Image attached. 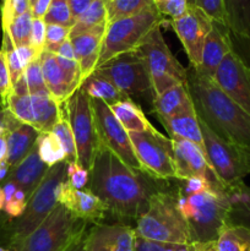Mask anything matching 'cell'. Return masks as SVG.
<instances>
[{"instance_id":"cell-1","label":"cell","mask_w":250,"mask_h":251,"mask_svg":"<svg viewBox=\"0 0 250 251\" xmlns=\"http://www.w3.org/2000/svg\"><path fill=\"white\" fill-rule=\"evenodd\" d=\"M147 174L130 168L100 142L90 171L88 189L113 215L137 220L146 211L153 188Z\"/></svg>"},{"instance_id":"cell-2","label":"cell","mask_w":250,"mask_h":251,"mask_svg":"<svg viewBox=\"0 0 250 251\" xmlns=\"http://www.w3.org/2000/svg\"><path fill=\"white\" fill-rule=\"evenodd\" d=\"M186 85L198 117L217 136L250 149V115L233 102L212 78L195 68L186 69Z\"/></svg>"},{"instance_id":"cell-3","label":"cell","mask_w":250,"mask_h":251,"mask_svg":"<svg viewBox=\"0 0 250 251\" xmlns=\"http://www.w3.org/2000/svg\"><path fill=\"white\" fill-rule=\"evenodd\" d=\"M174 194L191 240H217L227 225L229 212V201L225 186L205 178H189L178 180Z\"/></svg>"},{"instance_id":"cell-4","label":"cell","mask_w":250,"mask_h":251,"mask_svg":"<svg viewBox=\"0 0 250 251\" xmlns=\"http://www.w3.org/2000/svg\"><path fill=\"white\" fill-rule=\"evenodd\" d=\"M68 178V162L50 167L38 188L29 198L25 212L12 221L0 223V242L10 251H17L33 230L42 225L58 205L60 185Z\"/></svg>"},{"instance_id":"cell-5","label":"cell","mask_w":250,"mask_h":251,"mask_svg":"<svg viewBox=\"0 0 250 251\" xmlns=\"http://www.w3.org/2000/svg\"><path fill=\"white\" fill-rule=\"evenodd\" d=\"M136 235L150 242L190 245V232L173 191L158 190L151 195L146 211L136 220Z\"/></svg>"},{"instance_id":"cell-6","label":"cell","mask_w":250,"mask_h":251,"mask_svg":"<svg viewBox=\"0 0 250 251\" xmlns=\"http://www.w3.org/2000/svg\"><path fill=\"white\" fill-rule=\"evenodd\" d=\"M88 223L58 203L17 251H74L82 244Z\"/></svg>"},{"instance_id":"cell-7","label":"cell","mask_w":250,"mask_h":251,"mask_svg":"<svg viewBox=\"0 0 250 251\" xmlns=\"http://www.w3.org/2000/svg\"><path fill=\"white\" fill-rule=\"evenodd\" d=\"M164 20L163 15L153 5L139 14L108 24L96 69L120 54L136 50L150 31L163 24Z\"/></svg>"},{"instance_id":"cell-8","label":"cell","mask_w":250,"mask_h":251,"mask_svg":"<svg viewBox=\"0 0 250 251\" xmlns=\"http://www.w3.org/2000/svg\"><path fill=\"white\" fill-rule=\"evenodd\" d=\"M200 120V119H199ZM206 158L225 189L243 183L250 174V149L221 139L200 120Z\"/></svg>"},{"instance_id":"cell-9","label":"cell","mask_w":250,"mask_h":251,"mask_svg":"<svg viewBox=\"0 0 250 251\" xmlns=\"http://www.w3.org/2000/svg\"><path fill=\"white\" fill-rule=\"evenodd\" d=\"M161 26L150 31L137 50L144 56L147 65L154 95L164 92L174 86L186 83V69L176 60L167 46L162 34Z\"/></svg>"},{"instance_id":"cell-10","label":"cell","mask_w":250,"mask_h":251,"mask_svg":"<svg viewBox=\"0 0 250 251\" xmlns=\"http://www.w3.org/2000/svg\"><path fill=\"white\" fill-rule=\"evenodd\" d=\"M92 74L109 80L130 100L139 97L153 102L156 97L145 59L137 49L110 59Z\"/></svg>"},{"instance_id":"cell-11","label":"cell","mask_w":250,"mask_h":251,"mask_svg":"<svg viewBox=\"0 0 250 251\" xmlns=\"http://www.w3.org/2000/svg\"><path fill=\"white\" fill-rule=\"evenodd\" d=\"M65 108L75 140L77 163L90 172L95 159L96 150L100 145L93 119L91 97L82 88H77L68 98Z\"/></svg>"},{"instance_id":"cell-12","label":"cell","mask_w":250,"mask_h":251,"mask_svg":"<svg viewBox=\"0 0 250 251\" xmlns=\"http://www.w3.org/2000/svg\"><path fill=\"white\" fill-rule=\"evenodd\" d=\"M135 154L149 176L158 180L175 179L174 152L172 140L156 129L141 132H129Z\"/></svg>"},{"instance_id":"cell-13","label":"cell","mask_w":250,"mask_h":251,"mask_svg":"<svg viewBox=\"0 0 250 251\" xmlns=\"http://www.w3.org/2000/svg\"><path fill=\"white\" fill-rule=\"evenodd\" d=\"M91 105L100 142L114 152L130 168L144 173L141 164L135 154L129 132L120 124L109 105L98 98H91Z\"/></svg>"},{"instance_id":"cell-14","label":"cell","mask_w":250,"mask_h":251,"mask_svg":"<svg viewBox=\"0 0 250 251\" xmlns=\"http://www.w3.org/2000/svg\"><path fill=\"white\" fill-rule=\"evenodd\" d=\"M17 120L28 124L39 132L51 131L60 117V107L50 93L39 92L34 95L17 96L11 93L4 103Z\"/></svg>"},{"instance_id":"cell-15","label":"cell","mask_w":250,"mask_h":251,"mask_svg":"<svg viewBox=\"0 0 250 251\" xmlns=\"http://www.w3.org/2000/svg\"><path fill=\"white\" fill-rule=\"evenodd\" d=\"M212 80L233 102L250 115V65L235 49L227 54Z\"/></svg>"},{"instance_id":"cell-16","label":"cell","mask_w":250,"mask_h":251,"mask_svg":"<svg viewBox=\"0 0 250 251\" xmlns=\"http://www.w3.org/2000/svg\"><path fill=\"white\" fill-rule=\"evenodd\" d=\"M172 27L186 51L190 66L198 69L201 64L203 44L212 29L213 21L200 9L189 4L185 14L171 21Z\"/></svg>"},{"instance_id":"cell-17","label":"cell","mask_w":250,"mask_h":251,"mask_svg":"<svg viewBox=\"0 0 250 251\" xmlns=\"http://www.w3.org/2000/svg\"><path fill=\"white\" fill-rule=\"evenodd\" d=\"M86 251H135L136 232L126 225H93L83 239Z\"/></svg>"},{"instance_id":"cell-18","label":"cell","mask_w":250,"mask_h":251,"mask_svg":"<svg viewBox=\"0 0 250 251\" xmlns=\"http://www.w3.org/2000/svg\"><path fill=\"white\" fill-rule=\"evenodd\" d=\"M171 140L173 145L176 180L189 178H205L216 184H221L206 158L205 151L201 147L186 140Z\"/></svg>"},{"instance_id":"cell-19","label":"cell","mask_w":250,"mask_h":251,"mask_svg":"<svg viewBox=\"0 0 250 251\" xmlns=\"http://www.w3.org/2000/svg\"><path fill=\"white\" fill-rule=\"evenodd\" d=\"M58 203L65 206L75 217L88 225H98L107 217L108 207L88 188L77 190L69 184L68 178L60 185Z\"/></svg>"},{"instance_id":"cell-20","label":"cell","mask_w":250,"mask_h":251,"mask_svg":"<svg viewBox=\"0 0 250 251\" xmlns=\"http://www.w3.org/2000/svg\"><path fill=\"white\" fill-rule=\"evenodd\" d=\"M233 49V39L229 29L223 25L213 22L212 29L203 44L201 64L196 70L206 77L213 78L222 61Z\"/></svg>"},{"instance_id":"cell-21","label":"cell","mask_w":250,"mask_h":251,"mask_svg":"<svg viewBox=\"0 0 250 251\" xmlns=\"http://www.w3.org/2000/svg\"><path fill=\"white\" fill-rule=\"evenodd\" d=\"M48 169L49 167L41 159L36 144L31 152L17 166L10 168L5 180L16 184L17 188L21 189L29 199L42 183Z\"/></svg>"},{"instance_id":"cell-22","label":"cell","mask_w":250,"mask_h":251,"mask_svg":"<svg viewBox=\"0 0 250 251\" xmlns=\"http://www.w3.org/2000/svg\"><path fill=\"white\" fill-rule=\"evenodd\" d=\"M39 58H41L42 71L48 92L59 104L66 102L68 98L77 88H80V86L61 68L55 53L43 50Z\"/></svg>"},{"instance_id":"cell-23","label":"cell","mask_w":250,"mask_h":251,"mask_svg":"<svg viewBox=\"0 0 250 251\" xmlns=\"http://www.w3.org/2000/svg\"><path fill=\"white\" fill-rule=\"evenodd\" d=\"M105 28H107V26L97 27V28L91 29V31L70 37L76 60L80 65L82 81L96 70Z\"/></svg>"},{"instance_id":"cell-24","label":"cell","mask_w":250,"mask_h":251,"mask_svg":"<svg viewBox=\"0 0 250 251\" xmlns=\"http://www.w3.org/2000/svg\"><path fill=\"white\" fill-rule=\"evenodd\" d=\"M159 122L163 124L164 129L167 130L171 139H181L194 142L205 151L200 120H199L195 107L183 113H179L174 117L161 119Z\"/></svg>"},{"instance_id":"cell-25","label":"cell","mask_w":250,"mask_h":251,"mask_svg":"<svg viewBox=\"0 0 250 251\" xmlns=\"http://www.w3.org/2000/svg\"><path fill=\"white\" fill-rule=\"evenodd\" d=\"M152 104L159 120L174 117L179 113L194 108L193 98H191L186 83L174 86L157 95Z\"/></svg>"},{"instance_id":"cell-26","label":"cell","mask_w":250,"mask_h":251,"mask_svg":"<svg viewBox=\"0 0 250 251\" xmlns=\"http://www.w3.org/2000/svg\"><path fill=\"white\" fill-rule=\"evenodd\" d=\"M41 132L28 124H20L16 129L6 135V162L10 168L17 166L37 144Z\"/></svg>"},{"instance_id":"cell-27","label":"cell","mask_w":250,"mask_h":251,"mask_svg":"<svg viewBox=\"0 0 250 251\" xmlns=\"http://www.w3.org/2000/svg\"><path fill=\"white\" fill-rule=\"evenodd\" d=\"M230 34L238 41L250 42V0H223Z\"/></svg>"},{"instance_id":"cell-28","label":"cell","mask_w":250,"mask_h":251,"mask_svg":"<svg viewBox=\"0 0 250 251\" xmlns=\"http://www.w3.org/2000/svg\"><path fill=\"white\" fill-rule=\"evenodd\" d=\"M225 190L229 201L227 225L250 229V188L240 183Z\"/></svg>"},{"instance_id":"cell-29","label":"cell","mask_w":250,"mask_h":251,"mask_svg":"<svg viewBox=\"0 0 250 251\" xmlns=\"http://www.w3.org/2000/svg\"><path fill=\"white\" fill-rule=\"evenodd\" d=\"M110 109L127 132H141L154 129L145 117L142 108L132 100L115 103Z\"/></svg>"},{"instance_id":"cell-30","label":"cell","mask_w":250,"mask_h":251,"mask_svg":"<svg viewBox=\"0 0 250 251\" xmlns=\"http://www.w3.org/2000/svg\"><path fill=\"white\" fill-rule=\"evenodd\" d=\"M91 98H98L107 103L109 107L122 100H130L123 92H120L109 80L100 76L91 74L87 78L82 81L80 86Z\"/></svg>"},{"instance_id":"cell-31","label":"cell","mask_w":250,"mask_h":251,"mask_svg":"<svg viewBox=\"0 0 250 251\" xmlns=\"http://www.w3.org/2000/svg\"><path fill=\"white\" fill-rule=\"evenodd\" d=\"M47 91L48 90L44 82L41 58L38 56L27 65L22 77L12 86V93L17 96H24L47 92Z\"/></svg>"},{"instance_id":"cell-32","label":"cell","mask_w":250,"mask_h":251,"mask_svg":"<svg viewBox=\"0 0 250 251\" xmlns=\"http://www.w3.org/2000/svg\"><path fill=\"white\" fill-rule=\"evenodd\" d=\"M102 26H107L105 0H95L92 5L75 21L70 28V37Z\"/></svg>"},{"instance_id":"cell-33","label":"cell","mask_w":250,"mask_h":251,"mask_svg":"<svg viewBox=\"0 0 250 251\" xmlns=\"http://www.w3.org/2000/svg\"><path fill=\"white\" fill-rule=\"evenodd\" d=\"M220 251H250V229L225 225L217 239Z\"/></svg>"},{"instance_id":"cell-34","label":"cell","mask_w":250,"mask_h":251,"mask_svg":"<svg viewBox=\"0 0 250 251\" xmlns=\"http://www.w3.org/2000/svg\"><path fill=\"white\" fill-rule=\"evenodd\" d=\"M41 159L50 168L60 162L66 161V153L58 137L51 131L41 132L37 140Z\"/></svg>"},{"instance_id":"cell-35","label":"cell","mask_w":250,"mask_h":251,"mask_svg":"<svg viewBox=\"0 0 250 251\" xmlns=\"http://www.w3.org/2000/svg\"><path fill=\"white\" fill-rule=\"evenodd\" d=\"M153 5V0H105L107 25L117 20L139 14Z\"/></svg>"},{"instance_id":"cell-36","label":"cell","mask_w":250,"mask_h":251,"mask_svg":"<svg viewBox=\"0 0 250 251\" xmlns=\"http://www.w3.org/2000/svg\"><path fill=\"white\" fill-rule=\"evenodd\" d=\"M51 132L59 139L60 144L63 145L64 151L66 153V162L68 163H74L77 162V153H76V145L74 140L73 130H71L70 123H69L68 114H66L65 102L61 103L60 107V117L58 122L51 129Z\"/></svg>"},{"instance_id":"cell-37","label":"cell","mask_w":250,"mask_h":251,"mask_svg":"<svg viewBox=\"0 0 250 251\" xmlns=\"http://www.w3.org/2000/svg\"><path fill=\"white\" fill-rule=\"evenodd\" d=\"M32 22H33V15H32V11L29 10V11L25 12L24 15L17 17V19H15L7 26V28L2 29V33H6L9 36L12 44L16 48L28 47L29 43H31Z\"/></svg>"},{"instance_id":"cell-38","label":"cell","mask_w":250,"mask_h":251,"mask_svg":"<svg viewBox=\"0 0 250 251\" xmlns=\"http://www.w3.org/2000/svg\"><path fill=\"white\" fill-rule=\"evenodd\" d=\"M43 20L47 25H60L70 28L75 24L68 0H51L48 12Z\"/></svg>"},{"instance_id":"cell-39","label":"cell","mask_w":250,"mask_h":251,"mask_svg":"<svg viewBox=\"0 0 250 251\" xmlns=\"http://www.w3.org/2000/svg\"><path fill=\"white\" fill-rule=\"evenodd\" d=\"M31 10V0H2L0 12H1V28H7L10 24Z\"/></svg>"},{"instance_id":"cell-40","label":"cell","mask_w":250,"mask_h":251,"mask_svg":"<svg viewBox=\"0 0 250 251\" xmlns=\"http://www.w3.org/2000/svg\"><path fill=\"white\" fill-rule=\"evenodd\" d=\"M189 4L205 12L213 22L227 27L223 0H189ZM228 28V27H227Z\"/></svg>"},{"instance_id":"cell-41","label":"cell","mask_w":250,"mask_h":251,"mask_svg":"<svg viewBox=\"0 0 250 251\" xmlns=\"http://www.w3.org/2000/svg\"><path fill=\"white\" fill-rule=\"evenodd\" d=\"M70 38V27L60 26V25H47L46 33V48L44 50L56 53L59 47Z\"/></svg>"},{"instance_id":"cell-42","label":"cell","mask_w":250,"mask_h":251,"mask_svg":"<svg viewBox=\"0 0 250 251\" xmlns=\"http://www.w3.org/2000/svg\"><path fill=\"white\" fill-rule=\"evenodd\" d=\"M28 200L29 199L27 198L26 194L21 189H17L14 195H12V198L5 203L4 210H2L5 215L7 216L6 221H12L15 218H19L26 210Z\"/></svg>"},{"instance_id":"cell-43","label":"cell","mask_w":250,"mask_h":251,"mask_svg":"<svg viewBox=\"0 0 250 251\" xmlns=\"http://www.w3.org/2000/svg\"><path fill=\"white\" fill-rule=\"evenodd\" d=\"M68 181L73 188L77 190L88 188L90 183V172L82 168L77 162L68 163Z\"/></svg>"},{"instance_id":"cell-44","label":"cell","mask_w":250,"mask_h":251,"mask_svg":"<svg viewBox=\"0 0 250 251\" xmlns=\"http://www.w3.org/2000/svg\"><path fill=\"white\" fill-rule=\"evenodd\" d=\"M46 33L47 24L43 19H33L32 22V33H31V48L36 51L38 55L43 53L46 48Z\"/></svg>"},{"instance_id":"cell-45","label":"cell","mask_w":250,"mask_h":251,"mask_svg":"<svg viewBox=\"0 0 250 251\" xmlns=\"http://www.w3.org/2000/svg\"><path fill=\"white\" fill-rule=\"evenodd\" d=\"M11 93L12 83L11 78H10L9 68H7L6 55H5L4 50L0 49V98H1L0 103L4 104Z\"/></svg>"},{"instance_id":"cell-46","label":"cell","mask_w":250,"mask_h":251,"mask_svg":"<svg viewBox=\"0 0 250 251\" xmlns=\"http://www.w3.org/2000/svg\"><path fill=\"white\" fill-rule=\"evenodd\" d=\"M135 251H189V245L163 244V243L150 242L136 235Z\"/></svg>"},{"instance_id":"cell-47","label":"cell","mask_w":250,"mask_h":251,"mask_svg":"<svg viewBox=\"0 0 250 251\" xmlns=\"http://www.w3.org/2000/svg\"><path fill=\"white\" fill-rule=\"evenodd\" d=\"M189 9V0H166L163 5L158 9V11L164 17H169L172 20H176L183 16Z\"/></svg>"},{"instance_id":"cell-48","label":"cell","mask_w":250,"mask_h":251,"mask_svg":"<svg viewBox=\"0 0 250 251\" xmlns=\"http://www.w3.org/2000/svg\"><path fill=\"white\" fill-rule=\"evenodd\" d=\"M20 124H22V123L17 120L6 107H4L2 104L0 105V136L7 135L10 131L16 129Z\"/></svg>"},{"instance_id":"cell-49","label":"cell","mask_w":250,"mask_h":251,"mask_svg":"<svg viewBox=\"0 0 250 251\" xmlns=\"http://www.w3.org/2000/svg\"><path fill=\"white\" fill-rule=\"evenodd\" d=\"M93 1L95 0H68L74 21H76L92 5Z\"/></svg>"},{"instance_id":"cell-50","label":"cell","mask_w":250,"mask_h":251,"mask_svg":"<svg viewBox=\"0 0 250 251\" xmlns=\"http://www.w3.org/2000/svg\"><path fill=\"white\" fill-rule=\"evenodd\" d=\"M50 2L51 0H36L31 6L33 19H44L50 6Z\"/></svg>"},{"instance_id":"cell-51","label":"cell","mask_w":250,"mask_h":251,"mask_svg":"<svg viewBox=\"0 0 250 251\" xmlns=\"http://www.w3.org/2000/svg\"><path fill=\"white\" fill-rule=\"evenodd\" d=\"M189 251H220L217 240L212 242H193L189 245Z\"/></svg>"},{"instance_id":"cell-52","label":"cell","mask_w":250,"mask_h":251,"mask_svg":"<svg viewBox=\"0 0 250 251\" xmlns=\"http://www.w3.org/2000/svg\"><path fill=\"white\" fill-rule=\"evenodd\" d=\"M7 156V144H6V135L0 136V163L6 161Z\"/></svg>"},{"instance_id":"cell-53","label":"cell","mask_w":250,"mask_h":251,"mask_svg":"<svg viewBox=\"0 0 250 251\" xmlns=\"http://www.w3.org/2000/svg\"><path fill=\"white\" fill-rule=\"evenodd\" d=\"M4 206H5V195H4V191H2V188L0 186V211L4 210Z\"/></svg>"},{"instance_id":"cell-54","label":"cell","mask_w":250,"mask_h":251,"mask_svg":"<svg viewBox=\"0 0 250 251\" xmlns=\"http://www.w3.org/2000/svg\"><path fill=\"white\" fill-rule=\"evenodd\" d=\"M164 2H166V0H153V4L156 5L157 9H159V7L164 4Z\"/></svg>"},{"instance_id":"cell-55","label":"cell","mask_w":250,"mask_h":251,"mask_svg":"<svg viewBox=\"0 0 250 251\" xmlns=\"http://www.w3.org/2000/svg\"><path fill=\"white\" fill-rule=\"evenodd\" d=\"M82 243H83V242H82ZM74 251H86V250L83 249V244H81V245H78V247L76 248V249L74 250Z\"/></svg>"},{"instance_id":"cell-56","label":"cell","mask_w":250,"mask_h":251,"mask_svg":"<svg viewBox=\"0 0 250 251\" xmlns=\"http://www.w3.org/2000/svg\"><path fill=\"white\" fill-rule=\"evenodd\" d=\"M0 251H10V250L6 249V248H4V247H0Z\"/></svg>"},{"instance_id":"cell-57","label":"cell","mask_w":250,"mask_h":251,"mask_svg":"<svg viewBox=\"0 0 250 251\" xmlns=\"http://www.w3.org/2000/svg\"><path fill=\"white\" fill-rule=\"evenodd\" d=\"M34 1H36V0H31V6H32V4H33Z\"/></svg>"},{"instance_id":"cell-58","label":"cell","mask_w":250,"mask_h":251,"mask_svg":"<svg viewBox=\"0 0 250 251\" xmlns=\"http://www.w3.org/2000/svg\"><path fill=\"white\" fill-rule=\"evenodd\" d=\"M248 43H249V44H250V42H248ZM249 65H250V64H249Z\"/></svg>"}]
</instances>
